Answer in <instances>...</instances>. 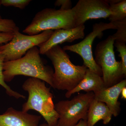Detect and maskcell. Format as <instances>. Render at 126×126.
<instances>
[{
    "label": "cell",
    "mask_w": 126,
    "mask_h": 126,
    "mask_svg": "<svg viewBox=\"0 0 126 126\" xmlns=\"http://www.w3.org/2000/svg\"><path fill=\"white\" fill-rule=\"evenodd\" d=\"M31 0H1V5L9 7L12 6L23 10L31 2Z\"/></svg>",
    "instance_id": "20"
},
{
    "label": "cell",
    "mask_w": 126,
    "mask_h": 126,
    "mask_svg": "<svg viewBox=\"0 0 126 126\" xmlns=\"http://www.w3.org/2000/svg\"><path fill=\"white\" fill-rule=\"evenodd\" d=\"M72 10L75 27L84 25L89 20L106 19L112 15L107 0H79Z\"/></svg>",
    "instance_id": "9"
},
{
    "label": "cell",
    "mask_w": 126,
    "mask_h": 126,
    "mask_svg": "<svg viewBox=\"0 0 126 126\" xmlns=\"http://www.w3.org/2000/svg\"><path fill=\"white\" fill-rule=\"evenodd\" d=\"M118 21L104 23L100 22L93 25V31L83 40L71 45H66L63 48L64 50L74 52L81 56L83 60V64L89 70L102 77L101 67L97 64L93 56L92 45L94 39L102 35L103 32L109 29L116 30Z\"/></svg>",
    "instance_id": "7"
},
{
    "label": "cell",
    "mask_w": 126,
    "mask_h": 126,
    "mask_svg": "<svg viewBox=\"0 0 126 126\" xmlns=\"http://www.w3.org/2000/svg\"><path fill=\"white\" fill-rule=\"evenodd\" d=\"M117 31L112 35L115 41L126 43V19L118 22Z\"/></svg>",
    "instance_id": "18"
},
{
    "label": "cell",
    "mask_w": 126,
    "mask_h": 126,
    "mask_svg": "<svg viewBox=\"0 0 126 126\" xmlns=\"http://www.w3.org/2000/svg\"><path fill=\"white\" fill-rule=\"evenodd\" d=\"M74 126H88L87 120H81Z\"/></svg>",
    "instance_id": "23"
},
{
    "label": "cell",
    "mask_w": 126,
    "mask_h": 126,
    "mask_svg": "<svg viewBox=\"0 0 126 126\" xmlns=\"http://www.w3.org/2000/svg\"><path fill=\"white\" fill-rule=\"evenodd\" d=\"M14 34L0 32V45L7 44L13 38Z\"/></svg>",
    "instance_id": "22"
},
{
    "label": "cell",
    "mask_w": 126,
    "mask_h": 126,
    "mask_svg": "<svg viewBox=\"0 0 126 126\" xmlns=\"http://www.w3.org/2000/svg\"><path fill=\"white\" fill-rule=\"evenodd\" d=\"M84 25L69 30L59 29L53 32L49 38L39 46L40 53L45 55L52 47L65 42H72L76 40L83 39L85 36Z\"/></svg>",
    "instance_id": "10"
},
{
    "label": "cell",
    "mask_w": 126,
    "mask_h": 126,
    "mask_svg": "<svg viewBox=\"0 0 126 126\" xmlns=\"http://www.w3.org/2000/svg\"><path fill=\"white\" fill-rule=\"evenodd\" d=\"M4 55L0 54V85L4 88L6 93L10 96L14 97L16 99L20 98L25 99L26 98L25 96L12 90L10 86L6 83L3 74V65L4 62Z\"/></svg>",
    "instance_id": "16"
},
{
    "label": "cell",
    "mask_w": 126,
    "mask_h": 126,
    "mask_svg": "<svg viewBox=\"0 0 126 126\" xmlns=\"http://www.w3.org/2000/svg\"><path fill=\"white\" fill-rule=\"evenodd\" d=\"M75 27L74 14L72 9L63 10L46 8L35 15L23 32L29 35H35L45 31L69 30Z\"/></svg>",
    "instance_id": "4"
},
{
    "label": "cell",
    "mask_w": 126,
    "mask_h": 126,
    "mask_svg": "<svg viewBox=\"0 0 126 126\" xmlns=\"http://www.w3.org/2000/svg\"><path fill=\"white\" fill-rule=\"evenodd\" d=\"M121 94L122 98L123 99H126V87L123 89L121 92Z\"/></svg>",
    "instance_id": "24"
},
{
    "label": "cell",
    "mask_w": 126,
    "mask_h": 126,
    "mask_svg": "<svg viewBox=\"0 0 126 126\" xmlns=\"http://www.w3.org/2000/svg\"><path fill=\"white\" fill-rule=\"evenodd\" d=\"M54 67L53 88L68 91L73 89L83 79L87 68L85 65H75L70 57L59 45L55 46L45 54Z\"/></svg>",
    "instance_id": "2"
},
{
    "label": "cell",
    "mask_w": 126,
    "mask_h": 126,
    "mask_svg": "<svg viewBox=\"0 0 126 126\" xmlns=\"http://www.w3.org/2000/svg\"><path fill=\"white\" fill-rule=\"evenodd\" d=\"M55 6H61L60 9L69 10L72 9V2L70 0H57L55 2Z\"/></svg>",
    "instance_id": "21"
},
{
    "label": "cell",
    "mask_w": 126,
    "mask_h": 126,
    "mask_svg": "<svg viewBox=\"0 0 126 126\" xmlns=\"http://www.w3.org/2000/svg\"><path fill=\"white\" fill-rule=\"evenodd\" d=\"M53 32L52 30L45 31L38 34L31 35L23 34L19 30H17L10 42L0 46V54L4 55V62L20 59L31 48L46 42Z\"/></svg>",
    "instance_id": "8"
},
{
    "label": "cell",
    "mask_w": 126,
    "mask_h": 126,
    "mask_svg": "<svg viewBox=\"0 0 126 126\" xmlns=\"http://www.w3.org/2000/svg\"><path fill=\"white\" fill-rule=\"evenodd\" d=\"M105 88L102 77L87 68L82 79L73 89L67 92L65 96L69 98L72 94L82 90L95 93Z\"/></svg>",
    "instance_id": "13"
},
{
    "label": "cell",
    "mask_w": 126,
    "mask_h": 126,
    "mask_svg": "<svg viewBox=\"0 0 126 126\" xmlns=\"http://www.w3.org/2000/svg\"><path fill=\"white\" fill-rule=\"evenodd\" d=\"M41 118L40 116L10 108L0 115V126H39Z\"/></svg>",
    "instance_id": "12"
},
{
    "label": "cell",
    "mask_w": 126,
    "mask_h": 126,
    "mask_svg": "<svg viewBox=\"0 0 126 126\" xmlns=\"http://www.w3.org/2000/svg\"><path fill=\"white\" fill-rule=\"evenodd\" d=\"M22 87L28 93L27 102L23 104L22 111L27 112L33 110L39 113L47 124L55 126L58 124L59 115L55 110L53 95L45 82L39 79L30 78L25 81Z\"/></svg>",
    "instance_id": "3"
},
{
    "label": "cell",
    "mask_w": 126,
    "mask_h": 126,
    "mask_svg": "<svg viewBox=\"0 0 126 126\" xmlns=\"http://www.w3.org/2000/svg\"><path fill=\"white\" fill-rule=\"evenodd\" d=\"M93 92L80 94L70 100H63L55 105L60 126H74L81 120H87L88 113L94 99Z\"/></svg>",
    "instance_id": "6"
},
{
    "label": "cell",
    "mask_w": 126,
    "mask_h": 126,
    "mask_svg": "<svg viewBox=\"0 0 126 126\" xmlns=\"http://www.w3.org/2000/svg\"><path fill=\"white\" fill-rule=\"evenodd\" d=\"M1 0H0V8L1 6ZM2 19V17H1V16L0 14V19Z\"/></svg>",
    "instance_id": "26"
},
{
    "label": "cell",
    "mask_w": 126,
    "mask_h": 126,
    "mask_svg": "<svg viewBox=\"0 0 126 126\" xmlns=\"http://www.w3.org/2000/svg\"><path fill=\"white\" fill-rule=\"evenodd\" d=\"M53 73L52 68L45 65L37 46L28 50L21 58L3 63V74L5 82H10L17 75H24L39 79L53 87Z\"/></svg>",
    "instance_id": "1"
},
{
    "label": "cell",
    "mask_w": 126,
    "mask_h": 126,
    "mask_svg": "<svg viewBox=\"0 0 126 126\" xmlns=\"http://www.w3.org/2000/svg\"><path fill=\"white\" fill-rule=\"evenodd\" d=\"M39 126H50L49 125H48L47 123H44V124H41V125H40ZM59 126V125H58L57 124L56 126Z\"/></svg>",
    "instance_id": "25"
},
{
    "label": "cell",
    "mask_w": 126,
    "mask_h": 126,
    "mask_svg": "<svg viewBox=\"0 0 126 126\" xmlns=\"http://www.w3.org/2000/svg\"><path fill=\"white\" fill-rule=\"evenodd\" d=\"M126 43L120 41H115L114 45L119 53V56L121 59L123 74L126 75Z\"/></svg>",
    "instance_id": "19"
},
{
    "label": "cell",
    "mask_w": 126,
    "mask_h": 126,
    "mask_svg": "<svg viewBox=\"0 0 126 126\" xmlns=\"http://www.w3.org/2000/svg\"><path fill=\"white\" fill-rule=\"evenodd\" d=\"M115 42L112 35H109L97 45L94 51V61L101 69L106 88L118 83L125 77L123 74L121 62L115 58Z\"/></svg>",
    "instance_id": "5"
},
{
    "label": "cell",
    "mask_w": 126,
    "mask_h": 126,
    "mask_svg": "<svg viewBox=\"0 0 126 126\" xmlns=\"http://www.w3.org/2000/svg\"><path fill=\"white\" fill-rule=\"evenodd\" d=\"M112 15L109 17L110 22H115L126 19V0H121L119 2L110 4Z\"/></svg>",
    "instance_id": "15"
},
{
    "label": "cell",
    "mask_w": 126,
    "mask_h": 126,
    "mask_svg": "<svg viewBox=\"0 0 126 126\" xmlns=\"http://www.w3.org/2000/svg\"><path fill=\"white\" fill-rule=\"evenodd\" d=\"M126 86V79L122 80L111 87L105 88L94 93V99L105 103L113 116L117 117L121 111V104L118 101V98L123 89Z\"/></svg>",
    "instance_id": "11"
},
{
    "label": "cell",
    "mask_w": 126,
    "mask_h": 126,
    "mask_svg": "<svg viewBox=\"0 0 126 126\" xmlns=\"http://www.w3.org/2000/svg\"><path fill=\"white\" fill-rule=\"evenodd\" d=\"M19 27L14 20L8 19H0V32L14 34Z\"/></svg>",
    "instance_id": "17"
},
{
    "label": "cell",
    "mask_w": 126,
    "mask_h": 126,
    "mask_svg": "<svg viewBox=\"0 0 126 126\" xmlns=\"http://www.w3.org/2000/svg\"><path fill=\"white\" fill-rule=\"evenodd\" d=\"M112 113L107 105L104 103L94 99L90 105L88 112V126H94L101 120L104 124H108L112 117Z\"/></svg>",
    "instance_id": "14"
}]
</instances>
